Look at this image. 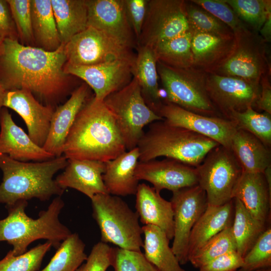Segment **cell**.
<instances>
[{"mask_svg":"<svg viewBox=\"0 0 271 271\" xmlns=\"http://www.w3.org/2000/svg\"><path fill=\"white\" fill-rule=\"evenodd\" d=\"M65 44L54 51L5 38L0 50V85L6 91L27 90L54 106L76 88L64 72Z\"/></svg>","mask_w":271,"mask_h":271,"instance_id":"6da1fadb","label":"cell"},{"mask_svg":"<svg viewBox=\"0 0 271 271\" xmlns=\"http://www.w3.org/2000/svg\"><path fill=\"white\" fill-rule=\"evenodd\" d=\"M125 144L103 101L90 97L78 113L65 142L67 159L106 162L125 152Z\"/></svg>","mask_w":271,"mask_h":271,"instance_id":"7a4b0ae2","label":"cell"},{"mask_svg":"<svg viewBox=\"0 0 271 271\" xmlns=\"http://www.w3.org/2000/svg\"><path fill=\"white\" fill-rule=\"evenodd\" d=\"M68 163L63 155L38 162H21L0 154V169L3 172L0 184V203L11 205L19 200L37 198L49 200L61 196L64 190L53 179Z\"/></svg>","mask_w":271,"mask_h":271,"instance_id":"3957f363","label":"cell"},{"mask_svg":"<svg viewBox=\"0 0 271 271\" xmlns=\"http://www.w3.org/2000/svg\"><path fill=\"white\" fill-rule=\"evenodd\" d=\"M28 201L19 200L6 205L8 215L0 220V241H7L13 246L10 250L14 255L27 251L32 242L43 239L57 248L72 233L59 218L64 202L61 196L54 198L46 210L42 211L37 219L29 217L25 213Z\"/></svg>","mask_w":271,"mask_h":271,"instance_id":"277c9868","label":"cell"},{"mask_svg":"<svg viewBox=\"0 0 271 271\" xmlns=\"http://www.w3.org/2000/svg\"><path fill=\"white\" fill-rule=\"evenodd\" d=\"M219 145L208 138L162 120L150 124L137 147L140 161L165 157L196 168Z\"/></svg>","mask_w":271,"mask_h":271,"instance_id":"5b68a950","label":"cell"},{"mask_svg":"<svg viewBox=\"0 0 271 271\" xmlns=\"http://www.w3.org/2000/svg\"><path fill=\"white\" fill-rule=\"evenodd\" d=\"M90 200L101 241L122 249L141 251L143 232L136 211L120 197L108 193L96 194Z\"/></svg>","mask_w":271,"mask_h":271,"instance_id":"8992f818","label":"cell"},{"mask_svg":"<svg viewBox=\"0 0 271 271\" xmlns=\"http://www.w3.org/2000/svg\"><path fill=\"white\" fill-rule=\"evenodd\" d=\"M103 102L114 117L127 151L137 147L146 125L163 120L147 105L133 77L128 84L108 95Z\"/></svg>","mask_w":271,"mask_h":271,"instance_id":"52a82bcc","label":"cell"},{"mask_svg":"<svg viewBox=\"0 0 271 271\" xmlns=\"http://www.w3.org/2000/svg\"><path fill=\"white\" fill-rule=\"evenodd\" d=\"M157 68L166 92L164 101L199 114L222 117L208 95L206 73L192 67L173 68L158 61Z\"/></svg>","mask_w":271,"mask_h":271,"instance_id":"ba28073f","label":"cell"},{"mask_svg":"<svg viewBox=\"0 0 271 271\" xmlns=\"http://www.w3.org/2000/svg\"><path fill=\"white\" fill-rule=\"evenodd\" d=\"M198 185L205 191L208 205L220 206L232 200L242 171L230 150L219 145L196 167Z\"/></svg>","mask_w":271,"mask_h":271,"instance_id":"9c48e42d","label":"cell"},{"mask_svg":"<svg viewBox=\"0 0 271 271\" xmlns=\"http://www.w3.org/2000/svg\"><path fill=\"white\" fill-rule=\"evenodd\" d=\"M66 63L89 66L106 62L125 60L134 62L133 48L117 39L88 27L73 37L64 46Z\"/></svg>","mask_w":271,"mask_h":271,"instance_id":"30bf717a","label":"cell"},{"mask_svg":"<svg viewBox=\"0 0 271 271\" xmlns=\"http://www.w3.org/2000/svg\"><path fill=\"white\" fill-rule=\"evenodd\" d=\"M235 45L228 59L212 74L260 82L270 74L266 43L249 29L234 34Z\"/></svg>","mask_w":271,"mask_h":271,"instance_id":"8fae6325","label":"cell"},{"mask_svg":"<svg viewBox=\"0 0 271 271\" xmlns=\"http://www.w3.org/2000/svg\"><path fill=\"white\" fill-rule=\"evenodd\" d=\"M184 0H148L138 46L153 48L190 30Z\"/></svg>","mask_w":271,"mask_h":271,"instance_id":"7c38bea8","label":"cell"},{"mask_svg":"<svg viewBox=\"0 0 271 271\" xmlns=\"http://www.w3.org/2000/svg\"><path fill=\"white\" fill-rule=\"evenodd\" d=\"M171 203L173 211L174 237L172 250L181 265L188 261V244L195 224L206 210V193L198 185L172 192Z\"/></svg>","mask_w":271,"mask_h":271,"instance_id":"4fadbf2b","label":"cell"},{"mask_svg":"<svg viewBox=\"0 0 271 271\" xmlns=\"http://www.w3.org/2000/svg\"><path fill=\"white\" fill-rule=\"evenodd\" d=\"M260 89V82L240 77L207 74L206 90L214 106L224 118L234 112L253 108Z\"/></svg>","mask_w":271,"mask_h":271,"instance_id":"5bb4252c","label":"cell"},{"mask_svg":"<svg viewBox=\"0 0 271 271\" xmlns=\"http://www.w3.org/2000/svg\"><path fill=\"white\" fill-rule=\"evenodd\" d=\"M157 114L170 125L208 138L230 150L231 139L237 128L228 119L199 114L165 101Z\"/></svg>","mask_w":271,"mask_h":271,"instance_id":"9a60e30c","label":"cell"},{"mask_svg":"<svg viewBox=\"0 0 271 271\" xmlns=\"http://www.w3.org/2000/svg\"><path fill=\"white\" fill-rule=\"evenodd\" d=\"M134 62L116 60L89 66L65 63L64 72L83 80L94 92V97L103 101L112 93L121 89L132 78Z\"/></svg>","mask_w":271,"mask_h":271,"instance_id":"2e32d148","label":"cell"},{"mask_svg":"<svg viewBox=\"0 0 271 271\" xmlns=\"http://www.w3.org/2000/svg\"><path fill=\"white\" fill-rule=\"evenodd\" d=\"M135 174L139 181L145 180L151 183L158 193L163 189L173 192L198 185L196 168L169 158L139 161Z\"/></svg>","mask_w":271,"mask_h":271,"instance_id":"e0dca14e","label":"cell"},{"mask_svg":"<svg viewBox=\"0 0 271 271\" xmlns=\"http://www.w3.org/2000/svg\"><path fill=\"white\" fill-rule=\"evenodd\" d=\"M3 107L11 108L21 116L30 139L43 148L49 133L54 107L44 105L30 91L23 89L6 91Z\"/></svg>","mask_w":271,"mask_h":271,"instance_id":"ac0fdd59","label":"cell"},{"mask_svg":"<svg viewBox=\"0 0 271 271\" xmlns=\"http://www.w3.org/2000/svg\"><path fill=\"white\" fill-rule=\"evenodd\" d=\"M87 27L104 32L133 48L137 41L128 21L124 0H86Z\"/></svg>","mask_w":271,"mask_h":271,"instance_id":"d6986e66","label":"cell"},{"mask_svg":"<svg viewBox=\"0 0 271 271\" xmlns=\"http://www.w3.org/2000/svg\"><path fill=\"white\" fill-rule=\"evenodd\" d=\"M90 97L88 85L83 83L62 105L57 106L52 115L49 133L43 148L55 157L63 155V147L75 118Z\"/></svg>","mask_w":271,"mask_h":271,"instance_id":"ffe728a7","label":"cell"},{"mask_svg":"<svg viewBox=\"0 0 271 271\" xmlns=\"http://www.w3.org/2000/svg\"><path fill=\"white\" fill-rule=\"evenodd\" d=\"M0 154L21 162H41L55 158L33 142L5 107L0 110Z\"/></svg>","mask_w":271,"mask_h":271,"instance_id":"44dd1931","label":"cell"},{"mask_svg":"<svg viewBox=\"0 0 271 271\" xmlns=\"http://www.w3.org/2000/svg\"><path fill=\"white\" fill-rule=\"evenodd\" d=\"M64 171L57 176V185L65 190L75 189L90 199L95 195L108 193L102 175L105 163L88 160L67 159Z\"/></svg>","mask_w":271,"mask_h":271,"instance_id":"7402d4cb","label":"cell"},{"mask_svg":"<svg viewBox=\"0 0 271 271\" xmlns=\"http://www.w3.org/2000/svg\"><path fill=\"white\" fill-rule=\"evenodd\" d=\"M235 45L234 35L193 32L192 67L206 74L213 73L230 56Z\"/></svg>","mask_w":271,"mask_h":271,"instance_id":"603a6c76","label":"cell"},{"mask_svg":"<svg viewBox=\"0 0 271 271\" xmlns=\"http://www.w3.org/2000/svg\"><path fill=\"white\" fill-rule=\"evenodd\" d=\"M232 197L240 201L254 218L269 223L271 191L263 173L242 172L234 187Z\"/></svg>","mask_w":271,"mask_h":271,"instance_id":"cb8c5ba5","label":"cell"},{"mask_svg":"<svg viewBox=\"0 0 271 271\" xmlns=\"http://www.w3.org/2000/svg\"><path fill=\"white\" fill-rule=\"evenodd\" d=\"M135 208L144 225L161 229L171 240L174 237L173 211L170 201L164 199L153 187L139 184L136 193Z\"/></svg>","mask_w":271,"mask_h":271,"instance_id":"d4e9b609","label":"cell"},{"mask_svg":"<svg viewBox=\"0 0 271 271\" xmlns=\"http://www.w3.org/2000/svg\"><path fill=\"white\" fill-rule=\"evenodd\" d=\"M139 157L136 147L105 162L102 178L108 194L119 197L136 194L139 185L135 174Z\"/></svg>","mask_w":271,"mask_h":271,"instance_id":"484cf974","label":"cell"},{"mask_svg":"<svg viewBox=\"0 0 271 271\" xmlns=\"http://www.w3.org/2000/svg\"><path fill=\"white\" fill-rule=\"evenodd\" d=\"M234 213L233 199L220 206L208 205L192 228L188 244L189 257L215 235L232 226Z\"/></svg>","mask_w":271,"mask_h":271,"instance_id":"4316f807","label":"cell"},{"mask_svg":"<svg viewBox=\"0 0 271 271\" xmlns=\"http://www.w3.org/2000/svg\"><path fill=\"white\" fill-rule=\"evenodd\" d=\"M230 150L243 172L263 173L271 166L270 148L244 130L236 129L231 139Z\"/></svg>","mask_w":271,"mask_h":271,"instance_id":"83f0119b","label":"cell"},{"mask_svg":"<svg viewBox=\"0 0 271 271\" xmlns=\"http://www.w3.org/2000/svg\"><path fill=\"white\" fill-rule=\"evenodd\" d=\"M136 49L137 54L132 66V75L140 86L146 104L157 114L163 102L159 87L157 61L150 47L138 46Z\"/></svg>","mask_w":271,"mask_h":271,"instance_id":"f1b7e54d","label":"cell"},{"mask_svg":"<svg viewBox=\"0 0 271 271\" xmlns=\"http://www.w3.org/2000/svg\"><path fill=\"white\" fill-rule=\"evenodd\" d=\"M53 12L62 44L87 28L86 0H51Z\"/></svg>","mask_w":271,"mask_h":271,"instance_id":"f546056e","label":"cell"},{"mask_svg":"<svg viewBox=\"0 0 271 271\" xmlns=\"http://www.w3.org/2000/svg\"><path fill=\"white\" fill-rule=\"evenodd\" d=\"M144 256L158 271H186L169 245L170 239L160 228L152 225L142 226Z\"/></svg>","mask_w":271,"mask_h":271,"instance_id":"4dcf8cb0","label":"cell"},{"mask_svg":"<svg viewBox=\"0 0 271 271\" xmlns=\"http://www.w3.org/2000/svg\"><path fill=\"white\" fill-rule=\"evenodd\" d=\"M33 34L38 48L54 51L62 44L51 0H31Z\"/></svg>","mask_w":271,"mask_h":271,"instance_id":"1f68e13d","label":"cell"},{"mask_svg":"<svg viewBox=\"0 0 271 271\" xmlns=\"http://www.w3.org/2000/svg\"><path fill=\"white\" fill-rule=\"evenodd\" d=\"M233 200L234 213L231 228L236 251L243 257L269 225L254 218L238 199L233 198Z\"/></svg>","mask_w":271,"mask_h":271,"instance_id":"d6a6232c","label":"cell"},{"mask_svg":"<svg viewBox=\"0 0 271 271\" xmlns=\"http://www.w3.org/2000/svg\"><path fill=\"white\" fill-rule=\"evenodd\" d=\"M192 31H189L169 40L163 41L152 49L157 61L176 68L192 67Z\"/></svg>","mask_w":271,"mask_h":271,"instance_id":"836d02e7","label":"cell"},{"mask_svg":"<svg viewBox=\"0 0 271 271\" xmlns=\"http://www.w3.org/2000/svg\"><path fill=\"white\" fill-rule=\"evenodd\" d=\"M85 247L79 235L72 233L60 244L49 263L40 271H75L87 259Z\"/></svg>","mask_w":271,"mask_h":271,"instance_id":"e575fe53","label":"cell"},{"mask_svg":"<svg viewBox=\"0 0 271 271\" xmlns=\"http://www.w3.org/2000/svg\"><path fill=\"white\" fill-rule=\"evenodd\" d=\"M228 119L237 128L252 134L270 148L271 114L258 112L249 106L243 111L232 113Z\"/></svg>","mask_w":271,"mask_h":271,"instance_id":"d590c367","label":"cell"},{"mask_svg":"<svg viewBox=\"0 0 271 271\" xmlns=\"http://www.w3.org/2000/svg\"><path fill=\"white\" fill-rule=\"evenodd\" d=\"M236 250V243L230 226L209 239L189 257V261L193 266L199 268L210 260Z\"/></svg>","mask_w":271,"mask_h":271,"instance_id":"8d00e7d4","label":"cell"},{"mask_svg":"<svg viewBox=\"0 0 271 271\" xmlns=\"http://www.w3.org/2000/svg\"><path fill=\"white\" fill-rule=\"evenodd\" d=\"M238 18L248 28L259 32L267 17L271 14L270 0H225Z\"/></svg>","mask_w":271,"mask_h":271,"instance_id":"74e56055","label":"cell"},{"mask_svg":"<svg viewBox=\"0 0 271 271\" xmlns=\"http://www.w3.org/2000/svg\"><path fill=\"white\" fill-rule=\"evenodd\" d=\"M186 14L190 30L193 32L220 36L234 35L233 31L218 19L192 3L185 1Z\"/></svg>","mask_w":271,"mask_h":271,"instance_id":"f35d334b","label":"cell"},{"mask_svg":"<svg viewBox=\"0 0 271 271\" xmlns=\"http://www.w3.org/2000/svg\"><path fill=\"white\" fill-rule=\"evenodd\" d=\"M52 246L47 241L19 255H14L10 250L0 260V271H38L45 255Z\"/></svg>","mask_w":271,"mask_h":271,"instance_id":"ab89813d","label":"cell"},{"mask_svg":"<svg viewBox=\"0 0 271 271\" xmlns=\"http://www.w3.org/2000/svg\"><path fill=\"white\" fill-rule=\"evenodd\" d=\"M271 267V227L269 225L243 257L237 271H253Z\"/></svg>","mask_w":271,"mask_h":271,"instance_id":"60d3db41","label":"cell"},{"mask_svg":"<svg viewBox=\"0 0 271 271\" xmlns=\"http://www.w3.org/2000/svg\"><path fill=\"white\" fill-rule=\"evenodd\" d=\"M18 37L28 46H34L31 0H7Z\"/></svg>","mask_w":271,"mask_h":271,"instance_id":"b9f144b4","label":"cell"},{"mask_svg":"<svg viewBox=\"0 0 271 271\" xmlns=\"http://www.w3.org/2000/svg\"><path fill=\"white\" fill-rule=\"evenodd\" d=\"M191 1L224 23L233 31L234 34L249 29L238 18L225 0H192Z\"/></svg>","mask_w":271,"mask_h":271,"instance_id":"7bdbcfd3","label":"cell"},{"mask_svg":"<svg viewBox=\"0 0 271 271\" xmlns=\"http://www.w3.org/2000/svg\"><path fill=\"white\" fill-rule=\"evenodd\" d=\"M112 266L114 271H158L142 251L112 247Z\"/></svg>","mask_w":271,"mask_h":271,"instance_id":"ee69618b","label":"cell"},{"mask_svg":"<svg viewBox=\"0 0 271 271\" xmlns=\"http://www.w3.org/2000/svg\"><path fill=\"white\" fill-rule=\"evenodd\" d=\"M112 263V247L100 241L93 246L86 262L75 271H106Z\"/></svg>","mask_w":271,"mask_h":271,"instance_id":"f6af8a7d","label":"cell"},{"mask_svg":"<svg viewBox=\"0 0 271 271\" xmlns=\"http://www.w3.org/2000/svg\"><path fill=\"white\" fill-rule=\"evenodd\" d=\"M126 16L137 44L145 19L148 0H124Z\"/></svg>","mask_w":271,"mask_h":271,"instance_id":"bcb514c9","label":"cell"},{"mask_svg":"<svg viewBox=\"0 0 271 271\" xmlns=\"http://www.w3.org/2000/svg\"><path fill=\"white\" fill-rule=\"evenodd\" d=\"M243 264V257L236 251L220 255L202 265L199 271H237Z\"/></svg>","mask_w":271,"mask_h":271,"instance_id":"7dc6e473","label":"cell"},{"mask_svg":"<svg viewBox=\"0 0 271 271\" xmlns=\"http://www.w3.org/2000/svg\"><path fill=\"white\" fill-rule=\"evenodd\" d=\"M0 35L4 39L18 37L9 5L5 0H0Z\"/></svg>","mask_w":271,"mask_h":271,"instance_id":"c3c4849f","label":"cell"},{"mask_svg":"<svg viewBox=\"0 0 271 271\" xmlns=\"http://www.w3.org/2000/svg\"><path fill=\"white\" fill-rule=\"evenodd\" d=\"M270 74L263 76L260 79V89L258 97L254 103L253 108L257 107L271 114V86Z\"/></svg>","mask_w":271,"mask_h":271,"instance_id":"681fc988","label":"cell"},{"mask_svg":"<svg viewBox=\"0 0 271 271\" xmlns=\"http://www.w3.org/2000/svg\"><path fill=\"white\" fill-rule=\"evenodd\" d=\"M259 34L266 43L271 41V14L267 17L263 25L260 29Z\"/></svg>","mask_w":271,"mask_h":271,"instance_id":"f907efd6","label":"cell"},{"mask_svg":"<svg viewBox=\"0 0 271 271\" xmlns=\"http://www.w3.org/2000/svg\"><path fill=\"white\" fill-rule=\"evenodd\" d=\"M6 91L0 85V110L3 107V102Z\"/></svg>","mask_w":271,"mask_h":271,"instance_id":"816d5d0a","label":"cell"},{"mask_svg":"<svg viewBox=\"0 0 271 271\" xmlns=\"http://www.w3.org/2000/svg\"><path fill=\"white\" fill-rule=\"evenodd\" d=\"M253 271H271V267L262 268L254 270Z\"/></svg>","mask_w":271,"mask_h":271,"instance_id":"f5cc1de1","label":"cell"},{"mask_svg":"<svg viewBox=\"0 0 271 271\" xmlns=\"http://www.w3.org/2000/svg\"><path fill=\"white\" fill-rule=\"evenodd\" d=\"M4 39L0 35V50L2 48Z\"/></svg>","mask_w":271,"mask_h":271,"instance_id":"db71d44e","label":"cell"}]
</instances>
